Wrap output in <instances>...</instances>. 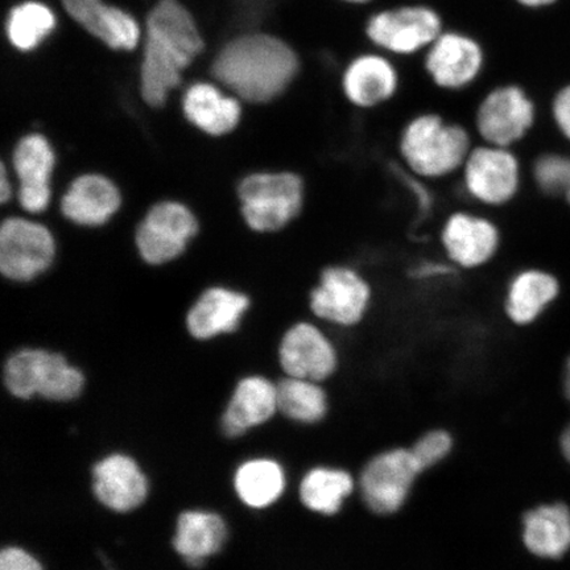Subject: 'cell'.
<instances>
[{
    "instance_id": "obj_1",
    "label": "cell",
    "mask_w": 570,
    "mask_h": 570,
    "mask_svg": "<svg viewBox=\"0 0 570 570\" xmlns=\"http://www.w3.org/2000/svg\"><path fill=\"white\" fill-rule=\"evenodd\" d=\"M205 41L191 12L180 0H158L146 20L140 66L141 97L160 107L181 82L183 71L203 53Z\"/></svg>"
},
{
    "instance_id": "obj_2",
    "label": "cell",
    "mask_w": 570,
    "mask_h": 570,
    "mask_svg": "<svg viewBox=\"0 0 570 570\" xmlns=\"http://www.w3.org/2000/svg\"><path fill=\"white\" fill-rule=\"evenodd\" d=\"M301 66L294 47L279 36L249 32L226 42L212 73L245 101L266 104L289 88Z\"/></svg>"
},
{
    "instance_id": "obj_3",
    "label": "cell",
    "mask_w": 570,
    "mask_h": 570,
    "mask_svg": "<svg viewBox=\"0 0 570 570\" xmlns=\"http://www.w3.org/2000/svg\"><path fill=\"white\" fill-rule=\"evenodd\" d=\"M472 149V138L465 127L434 112L412 118L399 142L405 167L423 180H440L458 173Z\"/></svg>"
},
{
    "instance_id": "obj_4",
    "label": "cell",
    "mask_w": 570,
    "mask_h": 570,
    "mask_svg": "<svg viewBox=\"0 0 570 570\" xmlns=\"http://www.w3.org/2000/svg\"><path fill=\"white\" fill-rule=\"evenodd\" d=\"M83 375L60 354L23 351L12 355L4 368V383L13 396L40 395L55 402L73 401L83 389Z\"/></svg>"
},
{
    "instance_id": "obj_5",
    "label": "cell",
    "mask_w": 570,
    "mask_h": 570,
    "mask_svg": "<svg viewBox=\"0 0 570 570\" xmlns=\"http://www.w3.org/2000/svg\"><path fill=\"white\" fill-rule=\"evenodd\" d=\"M444 31L441 13L431 6L410 3L373 13L365 35L381 52L412 56L426 51Z\"/></svg>"
},
{
    "instance_id": "obj_6",
    "label": "cell",
    "mask_w": 570,
    "mask_h": 570,
    "mask_svg": "<svg viewBox=\"0 0 570 570\" xmlns=\"http://www.w3.org/2000/svg\"><path fill=\"white\" fill-rule=\"evenodd\" d=\"M247 224L256 232H277L303 209L304 183L291 173L256 174L239 187Z\"/></svg>"
},
{
    "instance_id": "obj_7",
    "label": "cell",
    "mask_w": 570,
    "mask_h": 570,
    "mask_svg": "<svg viewBox=\"0 0 570 570\" xmlns=\"http://www.w3.org/2000/svg\"><path fill=\"white\" fill-rule=\"evenodd\" d=\"M373 289L360 271L348 266H331L323 271L309 296L317 318L336 326L360 324L372 306Z\"/></svg>"
},
{
    "instance_id": "obj_8",
    "label": "cell",
    "mask_w": 570,
    "mask_h": 570,
    "mask_svg": "<svg viewBox=\"0 0 570 570\" xmlns=\"http://www.w3.org/2000/svg\"><path fill=\"white\" fill-rule=\"evenodd\" d=\"M463 189L484 206L509 204L520 187L519 160L511 148L483 145L473 147L462 167Z\"/></svg>"
},
{
    "instance_id": "obj_9",
    "label": "cell",
    "mask_w": 570,
    "mask_h": 570,
    "mask_svg": "<svg viewBox=\"0 0 570 570\" xmlns=\"http://www.w3.org/2000/svg\"><path fill=\"white\" fill-rule=\"evenodd\" d=\"M534 105L517 85H502L482 98L475 128L484 145L511 148L531 130Z\"/></svg>"
},
{
    "instance_id": "obj_10",
    "label": "cell",
    "mask_w": 570,
    "mask_h": 570,
    "mask_svg": "<svg viewBox=\"0 0 570 570\" xmlns=\"http://www.w3.org/2000/svg\"><path fill=\"white\" fill-rule=\"evenodd\" d=\"M484 59L479 40L466 33L444 30L426 49L424 68L438 88L461 91L479 80Z\"/></svg>"
},
{
    "instance_id": "obj_11",
    "label": "cell",
    "mask_w": 570,
    "mask_h": 570,
    "mask_svg": "<svg viewBox=\"0 0 570 570\" xmlns=\"http://www.w3.org/2000/svg\"><path fill=\"white\" fill-rule=\"evenodd\" d=\"M52 235L41 225L7 219L0 232V268L12 281H31L53 259Z\"/></svg>"
},
{
    "instance_id": "obj_12",
    "label": "cell",
    "mask_w": 570,
    "mask_h": 570,
    "mask_svg": "<svg viewBox=\"0 0 570 570\" xmlns=\"http://www.w3.org/2000/svg\"><path fill=\"white\" fill-rule=\"evenodd\" d=\"M441 245L452 266L476 269L495 258L501 233L493 220L480 214L458 212L445 220Z\"/></svg>"
},
{
    "instance_id": "obj_13",
    "label": "cell",
    "mask_w": 570,
    "mask_h": 570,
    "mask_svg": "<svg viewBox=\"0 0 570 570\" xmlns=\"http://www.w3.org/2000/svg\"><path fill=\"white\" fill-rule=\"evenodd\" d=\"M420 473L411 451L396 449L377 455L363 470L361 489L368 508L377 514H391L402 508Z\"/></svg>"
},
{
    "instance_id": "obj_14",
    "label": "cell",
    "mask_w": 570,
    "mask_h": 570,
    "mask_svg": "<svg viewBox=\"0 0 570 570\" xmlns=\"http://www.w3.org/2000/svg\"><path fill=\"white\" fill-rule=\"evenodd\" d=\"M197 232V223L185 206L176 203L156 205L138 230L142 258L154 265L176 258Z\"/></svg>"
},
{
    "instance_id": "obj_15",
    "label": "cell",
    "mask_w": 570,
    "mask_h": 570,
    "mask_svg": "<svg viewBox=\"0 0 570 570\" xmlns=\"http://www.w3.org/2000/svg\"><path fill=\"white\" fill-rule=\"evenodd\" d=\"M401 76L387 55L367 52L347 62L341 76V89L347 102L358 109H374L395 97Z\"/></svg>"
},
{
    "instance_id": "obj_16",
    "label": "cell",
    "mask_w": 570,
    "mask_h": 570,
    "mask_svg": "<svg viewBox=\"0 0 570 570\" xmlns=\"http://www.w3.org/2000/svg\"><path fill=\"white\" fill-rule=\"evenodd\" d=\"M281 363L291 377L320 382L336 370L337 353L330 338L316 325L292 326L282 341Z\"/></svg>"
},
{
    "instance_id": "obj_17",
    "label": "cell",
    "mask_w": 570,
    "mask_h": 570,
    "mask_svg": "<svg viewBox=\"0 0 570 570\" xmlns=\"http://www.w3.org/2000/svg\"><path fill=\"white\" fill-rule=\"evenodd\" d=\"M69 18L112 51H134L141 40V28L132 16L102 0H61Z\"/></svg>"
},
{
    "instance_id": "obj_18",
    "label": "cell",
    "mask_w": 570,
    "mask_h": 570,
    "mask_svg": "<svg viewBox=\"0 0 570 570\" xmlns=\"http://www.w3.org/2000/svg\"><path fill=\"white\" fill-rule=\"evenodd\" d=\"M95 493L106 508L128 512L146 501L148 483L138 463L124 454H112L98 462L95 472Z\"/></svg>"
},
{
    "instance_id": "obj_19",
    "label": "cell",
    "mask_w": 570,
    "mask_h": 570,
    "mask_svg": "<svg viewBox=\"0 0 570 570\" xmlns=\"http://www.w3.org/2000/svg\"><path fill=\"white\" fill-rule=\"evenodd\" d=\"M20 180V203L32 213L42 212L49 203V177L55 156L48 141L40 135H30L19 142L13 155Z\"/></svg>"
},
{
    "instance_id": "obj_20",
    "label": "cell",
    "mask_w": 570,
    "mask_h": 570,
    "mask_svg": "<svg viewBox=\"0 0 570 570\" xmlns=\"http://www.w3.org/2000/svg\"><path fill=\"white\" fill-rule=\"evenodd\" d=\"M277 410V391L261 376L246 377L235 390L223 419L226 436H242L249 428L266 423Z\"/></svg>"
},
{
    "instance_id": "obj_21",
    "label": "cell",
    "mask_w": 570,
    "mask_h": 570,
    "mask_svg": "<svg viewBox=\"0 0 570 570\" xmlns=\"http://www.w3.org/2000/svg\"><path fill=\"white\" fill-rule=\"evenodd\" d=\"M559 295V282L541 269H525L512 277L504 298L505 315L517 325L538 320Z\"/></svg>"
},
{
    "instance_id": "obj_22",
    "label": "cell",
    "mask_w": 570,
    "mask_h": 570,
    "mask_svg": "<svg viewBox=\"0 0 570 570\" xmlns=\"http://www.w3.org/2000/svg\"><path fill=\"white\" fill-rule=\"evenodd\" d=\"M120 204L118 189L101 176H83L71 184L62 199V212L81 225H101L117 212Z\"/></svg>"
},
{
    "instance_id": "obj_23",
    "label": "cell",
    "mask_w": 570,
    "mask_h": 570,
    "mask_svg": "<svg viewBox=\"0 0 570 570\" xmlns=\"http://www.w3.org/2000/svg\"><path fill=\"white\" fill-rule=\"evenodd\" d=\"M226 534V524L219 515L187 511L178 518L174 547L190 567L198 568L223 548Z\"/></svg>"
},
{
    "instance_id": "obj_24",
    "label": "cell",
    "mask_w": 570,
    "mask_h": 570,
    "mask_svg": "<svg viewBox=\"0 0 570 570\" xmlns=\"http://www.w3.org/2000/svg\"><path fill=\"white\" fill-rule=\"evenodd\" d=\"M248 298L235 292L213 288L205 292L188 316L189 332L196 338L208 340L237 330Z\"/></svg>"
},
{
    "instance_id": "obj_25",
    "label": "cell",
    "mask_w": 570,
    "mask_h": 570,
    "mask_svg": "<svg viewBox=\"0 0 570 570\" xmlns=\"http://www.w3.org/2000/svg\"><path fill=\"white\" fill-rule=\"evenodd\" d=\"M523 539L529 550L547 559H560L570 550V511L566 504L541 505L524 517Z\"/></svg>"
},
{
    "instance_id": "obj_26",
    "label": "cell",
    "mask_w": 570,
    "mask_h": 570,
    "mask_svg": "<svg viewBox=\"0 0 570 570\" xmlns=\"http://www.w3.org/2000/svg\"><path fill=\"white\" fill-rule=\"evenodd\" d=\"M184 112L191 124L212 135L233 130L240 118L237 99L226 97L210 83H196L184 97Z\"/></svg>"
},
{
    "instance_id": "obj_27",
    "label": "cell",
    "mask_w": 570,
    "mask_h": 570,
    "mask_svg": "<svg viewBox=\"0 0 570 570\" xmlns=\"http://www.w3.org/2000/svg\"><path fill=\"white\" fill-rule=\"evenodd\" d=\"M57 19L49 7L36 0L20 3L10 11L6 35L20 52H31L56 30Z\"/></svg>"
},
{
    "instance_id": "obj_28",
    "label": "cell",
    "mask_w": 570,
    "mask_h": 570,
    "mask_svg": "<svg viewBox=\"0 0 570 570\" xmlns=\"http://www.w3.org/2000/svg\"><path fill=\"white\" fill-rule=\"evenodd\" d=\"M235 490L249 508L273 504L284 490V473L275 461L254 460L244 463L235 474Z\"/></svg>"
},
{
    "instance_id": "obj_29",
    "label": "cell",
    "mask_w": 570,
    "mask_h": 570,
    "mask_svg": "<svg viewBox=\"0 0 570 570\" xmlns=\"http://www.w3.org/2000/svg\"><path fill=\"white\" fill-rule=\"evenodd\" d=\"M353 488L351 474L342 470L318 468L305 475L301 488L302 501L306 508L321 514H336Z\"/></svg>"
},
{
    "instance_id": "obj_30",
    "label": "cell",
    "mask_w": 570,
    "mask_h": 570,
    "mask_svg": "<svg viewBox=\"0 0 570 570\" xmlns=\"http://www.w3.org/2000/svg\"><path fill=\"white\" fill-rule=\"evenodd\" d=\"M277 410L303 423H315L326 412V397L316 382L288 377L276 386Z\"/></svg>"
},
{
    "instance_id": "obj_31",
    "label": "cell",
    "mask_w": 570,
    "mask_h": 570,
    "mask_svg": "<svg viewBox=\"0 0 570 570\" xmlns=\"http://www.w3.org/2000/svg\"><path fill=\"white\" fill-rule=\"evenodd\" d=\"M533 177L544 194L566 196L570 185V159L558 154L540 156L533 166Z\"/></svg>"
},
{
    "instance_id": "obj_32",
    "label": "cell",
    "mask_w": 570,
    "mask_h": 570,
    "mask_svg": "<svg viewBox=\"0 0 570 570\" xmlns=\"http://www.w3.org/2000/svg\"><path fill=\"white\" fill-rule=\"evenodd\" d=\"M451 448L452 439L448 433L431 432L411 449V453L416 461L420 472H424L428 468L433 466L434 463L443 460L449 451H451Z\"/></svg>"
},
{
    "instance_id": "obj_33",
    "label": "cell",
    "mask_w": 570,
    "mask_h": 570,
    "mask_svg": "<svg viewBox=\"0 0 570 570\" xmlns=\"http://www.w3.org/2000/svg\"><path fill=\"white\" fill-rule=\"evenodd\" d=\"M0 570H42V567L30 553L10 547L0 556Z\"/></svg>"
},
{
    "instance_id": "obj_34",
    "label": "cell",
    "mask_w": 570,
    "mask_h": 570,
    "mask_svg": "<svg viewBox=\"0 0 570 570\" xmlns=\"http://www.w3.org/2000/svg\"><path fill=\"white\" fill-rule=\"evenodd\" d=\"M553 118L560 131L570 140V87L562 89L553 101Z\"/></svg>"
},
{
    "instance_id": "obj_35",
    "label": "cell",
    "mask_w": 570,
    "mask_h": 570,
    "mask_svg": "<svg viewBox=\"0 0 570 570\" xmlns=\"http://www.w3.org/2000/svg\"><path fill=\"white\" fill-rule=\"evenodd\" d=\"M451 273V267L446 266L445 263L438 262H424L413 269V276L420 281H432L444 277Z\"/></svg>"
},
{
    "instance_id": "obj_36",
    "label": "cell",
    "mask_w": 570,
    "mask_h": 570,
    "mask_svg": "<svg viewBox=\"0 0 570 570\" xmlns=\"http://www.w3.org/2000/svg\"><path fill=\"white\" fill-rule=\"evenodd\" d=\"M519 4L529 7V9H541V7L551 6L556 0H517Z\"/></svg>"
},
{
    "instance_id": "obj_37",
    "label": "cell",
    "mask_w": 570,
    "mask_h": 570,
    "mask_svg": "<svg viewBox=\"0 0 570 570\" xmlns=\"http://www.w3.org/2000/svg\"><path fill=\"white\" fill-rule=\"evenodd\" d=\"M0 184H2L0 185V197H2V202L6 203L10 197V187L9 181H7L4 166L2 167V178H0Z\"/></svg>"
},
{
    "instance_id": "obj_38",
    "label": "cell",
    "mask_w": 570,
    "mask_h": 570,
    "mask_svg": "<svg viewBox=\"0 0 570 570\" xmlns=\"http://www.w3.org/2000/svg\"><path fill=\"white\" fill-rule=\"evenodd\" d=\"M561 446H562V452H564L566 458L570 462V426L566 431L564 436H562V439H561Z\"/></svg>"
},
{
    "instance_id": "obj_39",
    "label": "cell",
    "mask_w": 570,
    "mask_h": 570,
    "mask_svg": "<svg viewBox=\"0 0 570 570\" xmlns=\"http://www.w3.org/2000/svg\"><path fill=\"white\" fill-rule=\"evenodd\" d=\"M340 2L352 6H366L373 3L374 0H340Z\"/></svg>"
},
{
    "instance_id": "obj_40",
    "label": "cell",
    "mask_w": 570,
    "mask_h": 570,
    "mask_svg": "<svg viewBox=\"0 0 570 570\" xmlns=\"http://www.w3.org/2000/svg\"><path fill=\"white\" fill-rule=\"evenodd\" d=\"M566 392L570 401V358L568 360L566 368Z\"/></svg>"
},
{
    "instance_id": "obj_41",
    "label": "cell",
    "mask_w": 570,
    "mask_h": 570,
    "mask_svg": "<svg viewBox=\"0 0 570 570\" xmlns=\"http://www.w3.org/2000/svg\"><path fill=\"white\" fill-rule=\"evenodd\" d=\"M567 202L570 204V185L566 194Z\"/></svg>"
}]
</instances>
